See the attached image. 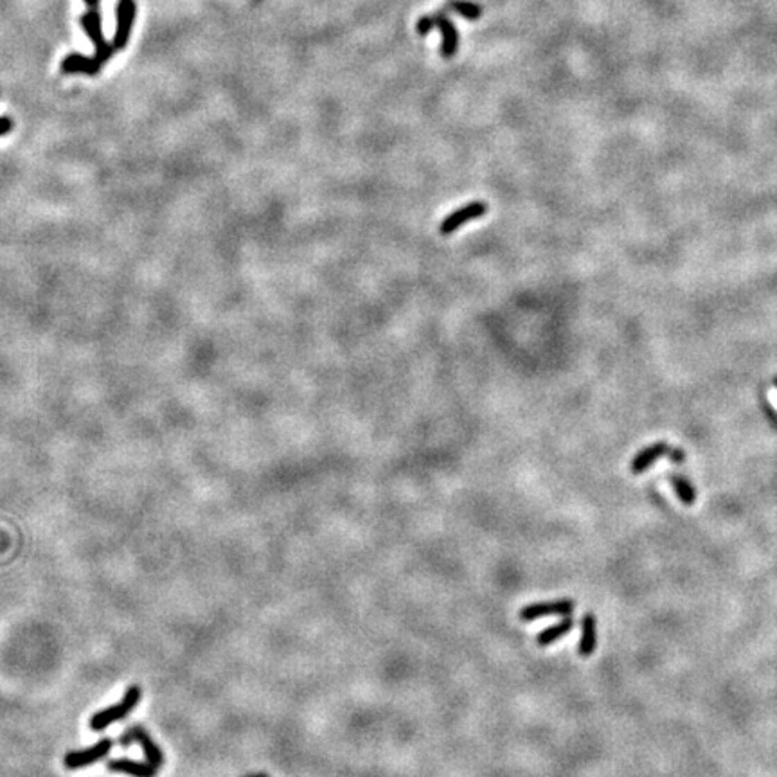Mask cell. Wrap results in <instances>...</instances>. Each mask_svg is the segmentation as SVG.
Returning a JSON list of instances; mask_svg holds the SVG:
<instances>
[{
    "instance_id": "1",
    "label": "cell",
    "mask_w": 777,
    "mask_h": 777,
    "mask_svg": "<svg viewBox=\"0 0 777 777\" xmlns=\"http://www.w3.org/2000/svg\"><path fill=\"white\" fill-rule=\"evenodd\" d=\"M141 694H142L141 688H137V685H132V688L126 689V693H124L123 700H121L119 703H114V706L106 707V709L96 712V715L90 718V728L96 731V733H101V731H105L106 727H110V725L115 724V722L124 720V718H126L135 707H137L139 700H141Z\"/></svg>"
},
{
    "instance_id": "2",
    "label": "cell",
    "mask_w": 777,
    "mask_h": 777,
    "mask_svg": "<svg viewBox=\"0 0 777 777\" xmlns=\"http://www.w3.org/2000/svg\"><path fill=\"white\" fill-rule=\"evenodd\" d=\"M486 212H488V203L482 202V200H475V202L466 203V205H463V207L455 209L454 212H450V214L439 223V234L452 236L454 232H457L461 227L470 223V221H475L479 220V218L484 216Z\"/></svg>"
},
{
    "instance_id": "3",
    "label": "cell",
    "mask_w": 777,
    "mask_h": 777,
    "mask_svg": "<svg viewBox=\"0 0 777 777\" xmlns=\"http://www.w3.org/2000/svg\"><path fill=\"white\" fill-rule=\"evenodd\" d=\"M135 17H137V4H135V0H119L117 2V9H115L117 26H115L114 40H112V44L115 45L117 51H123L128 45L130 36H132L133 31V24H135Z\"/></svg>"
},
{
    "instance_id": "4",
    "label": "cell",
    "mask_w": 777,
    "mask_h": 777,
    "mask_svg": "<svg viewBox=\"0 0 777 777\" xmlns=\"http://www.w3.org/2000/svg\"><path fill=\"white\" fill-rule=\"evenodd\" d=\"M119 743L123 746H128V745H132V743H139V745H141V749H142V752H144V755H146V761H148L151 767H155L157 770L162 767V763H164L162 751H160L159 745H157V743L151 740L150 734L146 733L142 727H139V725H133V727L126 728L123 736H121Z\"/></svg>"
},
{
    "instance_id": "5",
    "label": "cell",
    "mask_w": 777,
    "mask_h": 777,
    "mask_svg": "<svg viewBox=\"0 0 777 777\" xmlns=\"http://www.w3.org/2000/svg\"><path fill=\"white\" fill-rule=\"evenodd\" d=\"M576 608V603L572 599H558L547 601V603H533L527 605L518 612V617L524 623H531L536 619H542L545 615H565L569 617Z\"/></svg>"
},
{
    "instance_id": "6",
    "label": "cell",
    "mask_w": 777,
    "mask_h": 777,
    "mask_svg": "<svg viewBox=\"0 0 777 777\" xmlns=\"http://www.w3.org/2000/svg\"><path fill=\"white\" fill-rule=\"evenodd\" d=\"M112 745H114V743H112L110 737H103L101 742H97L96 745L89 746V749L69 752V754L65 755L63 763H65V767L69 770L85 769V767H90V765L97 763L99 760L106 758L108 752L112 751Z\"/></svg>"
},
{
    "instance_id": "7",
    "label": "cell",
    "mask_w": 777,
    "mask_h": 777,
    "mask_svg": "<svg viewBox=\"0 0 777 777\" xmlns=\"http://www.w3.org/2000/svg\"><path fill=\"white\" fill-rule=\"evenodd\" d=\"M446 9H439V20H437V29L441 33V56L445 60H450L455 56L459 49V31L452 18L448 17Z\"/></svg>"
},
{
    "instance_id": "8",
    "label": "cell",
    "mask_w": 777,
    "mask_h": 777,
    "mask_svg": "<svg viewBox=\"0 0 777 777\" xmlns=\"http://www.w3.org/2000/svg\"><path fill=\"white\" fill-rule=\"evenodd\" d=\"M669 452H672V448H669V445L667 443H655V445H649L646 446V448H642V450L639 452V454L631 459V464H630V472L633 473V475H640V473H644L646 470H649L651 466H654L655 463H657L660 457H664V455H669Z\"/></svg>"
},
{
    "instance_id": "9",
    "label": "cell",
    "mask_w": 777,
    "mask_h": 777,
    "mask_svg": "<svg viewBox=\"0 0 777 777\" xmlns=\"http://www.w3.org/2000/svg\"><path fill=\"white\" fill-rule=\"evenodd\" d=\"M63 74H87V76H96L97 72L101 71L103 65L97 62L94 56H85L80 53L67 54L60 63Z\"/></svg>"
},
{
    "instance_id": "10",
    "label": "cell",
    "mask_w": 777,
    "mask_h": 777,
    "mask_svg": "<svg viewBox=\"0 0 777 777\" xmlns=\"http://www.w3.org/2000/svg\"><path fill=\"white\" fill-rule=\"evenodd\" d=\"M108 770L110 772H121L132 777H157V769L151 767L148 761H133V760H110L108 761Z\"/></svg>"
},
{
    "instance_id": "11",
    "label": "cell",
    "mask_w": 777,
    "mask_h": 777,
    "mask_svg": "<svg viewBox=\"0 0 777 777\" xmlns=\"http://www.w3.org/2000/svg\"><path fill=\"white\" fill-rule=\"evenodd\" d=\"M81 27L85 35L89 36L94 47H101L106 44L105 35H103V18L99 9H89L87 13L81 15Z\"/></svg>"
},
{
    "instance_id": "12",
    "label": "cell",
    "mask_w": 777,
    "mask_h": 777,
    "mask_svg": "<svg viewBox=\"0 0 777 777\" xmlns=\"http://www.w3.org/2000/svg\"><path fill=\"white\" fill-rule=\"evenodd\" d=\"M597 644V633H596V615L594 614H585L581 623V639L578 644V654L579 657H590L594 654Z\"/></svg>"
},
{
    "instance_id": "13",
    "label": "cell",
    "mask_w": 777,
    "mask_h": 777,
    "mask_svg": "<svg viewBox=\"0 0 777 777\" xmlns=\"http://www.w3.org/2000/svg\"><path fill=\"white\" fill-rule=\"evenodd\" d=\"M445 9L466 18V20H472V22L482 17V6L477 2H472V0H446Z\"/></svg>"
},
{
    "instance_id": "14",
    "label": "cell",
    "mask_w": 777,
    "mask_h": 777,
    "mask_svg": "<svg viewBox=\"0 0 777 777\" xmlns=\"http://www.w3.org/2000/svg\"><path fill=\"white\" fill-rule=\"evenodd\" d=\"M572 626H574V621L569 617H565L561 623L554 624V626L551 628H545V630H542L536 635V644L538 646H549L552 644V642H556L558 639H561V637H565L567 633H569L570 630H572Z\"/></svg>"
},
{
    "instance_id": "15",
    "label": "cell",
    "mask_w": 777,
    "mask_h": 777,
    "mask_svg": "<svg viewBox=\"0 0 777 777\" xmlns=\"http://www.w3.org/2000/svg\"><path fill=\"white\" fill-rule=\"evenodd\" d=\"M667 481L673 486V490H675L680 502L684 504V506H693L694 500H697V490H694V486L688 479L680 477L676 473H667Z\"/></svg>"
},
{
    "instance_id": "16",
    "label": "cell",
    "mask_w": 777,
    "mask_h": 777,
    "mask_svg": "<svg viewBox=\"0 0 777 777\" xmlns=\"http://www.w3.org/2000/svg\"><path fill=\"white\" fill-rule=\"evenodd\" d=\"M437 20H439V11L436 13L423 15L416 24V33L420 36H427L432 29H437Z\"/></svg>"
},
{
    "instance_id": "17",
    "label": "cell",
    "mask_w": 777,
    "mask_h": 777,
    "mask_svg": "<svg viewBox=\"0 0 777 777\" xmlns=\"http://www.w3.org/2000/svg\"><path fill=\"white\" fill-rule=\"evenodd\" d=\"M115 53H117V49H115V45H114V44H108V42H106L105 45H101V47H97V49H96V53H94V58H96L97 62H99L103 67H105V63L108 62V60H110V58L114 56Z\"/></svg>"
},
{
    "instance_id": "18",
    "label": "cell",
    "mask_w": 777,
    "mask_h": 777,
    "mask_svg": "<svg viewBox=\"0 0 777 777\" xmlns=\"http://www.w3.org/2000/svg\"><path fill=\"white\" fill-rule=\"evenodd\" d=\"M13 130V121L9 119V117H0V137L2 135H8L9 132Z\"/></svg>"
},
{
    "instance_id": "19",
    "label": "cell",
    "mask_w": 777,
    "mask_h": 777,
    "mask_svg": "<svg viewBox=\"0 0 777 777\" xmlns=\"http://www.w3.org/2000/svg\"><path fill=\"white\" fill-rule=\"evenodd\" d=\"M669 457H672V463H675V464H684V461H685V454L680 450V448L669 452Z\"/></svg>"
},
{
    "instance_id": "20",
    "label": "cell",
    "mask_w": 777,
    "mask_h": 777,
    "mask_svg": "<svg viewBox=\"0 0 777 777\" xmlns=\"http://www.w3.org/2000/svg\"><path fill=\"white\" fill-rule=\"evenodd\" d=\"M83 2L89 9H99V6H101V0H83Z\"/></svg>"
},
{
    "instance_id": "21",
    "label": "cell",
    "mask_w": 777,
    "mask_h": 777,
    "mask_svg": "<svg viewBox=\"0 0 777 777\" xmlns=\"http://www.w3.org/2000/svg\"><path fill=\"white\" fill-rule=\"evenodd\" d=\"M247 777H268L266 774H252V776H247Z\"/></svg>"
},
{
    "instance_id": "22",
    "label": "cell",
    "mask_w": 777,
    "mask_h": 777,
    "mask_svg": "<svg viewBox=\"0 0 777 777\" xmlns=\"http://www.w3.org/2000/svg\"><path fill=\"white\" fill-rule=\"evenodd\" d=\"M776 385H777V378H776Z\"/></svg>"
}]
</instances>
